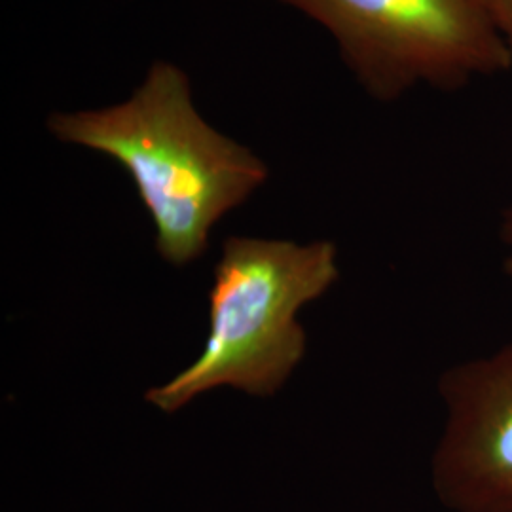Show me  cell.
<instances>
[{"label":"cell","mask_w":512,"mask_h":512,"mask_svg":"<svg viewBox=\"0 0 512 512\" xmlns=\"http://www.w3.org/2000/svg\"><path fill=\"white\" fill-rule=\"evenodd\" d=\"M512 59V0H480Z\"/></svg>","instance_id":"5b68a950"},{"label":"cell","mask_w":512,"mask_h":512,"mask_svg":"<svg viewBox=\"0 0 512 512\" xmlns=\"http://www.w3.org/2000/svg\"><path fill=\"white\" fill-rule=\"evenodd\" d=\"M499 238L505 247V256H503V270L505 274L512 281V200L503 215H501V222H499Z\"/></svg>","instance_id":"8992f818"},{"label":"cell","mask_w":512,"mask_h":512,"mask_svg":"<svg viewBox=\"0 0 512 512\" xmlns=\"http://www.w3.org/2000/svg\"><path fill=\"white\" fill-rule=\"evenodd\" d=\"M336 245L226 238L209 293V336L200 357L145 399L173 414L215 387L272 397L306 353L298 311L338 281Z\"/></svg>","instance_id":"7a4b0ae2"},{"label":"cell","mask_w":512,"mask_h":512,"mask_svg":"<svg viewBox=\"0 0 512 512\" xmlns=\"http://www.w3.org/2000/svg\"><path fill=\"white\" fill-rule=\"evenodd\" d=\"M444 429L431 482L452 512H512V340L439 380Z\"/></svg>","instance_id":"277c9868"},{"label":"cell","mask_w":512,"mask_h":512,"mask_svg":"<svg viewBox=\"0 0 512 512\" xmlns=\"http://www.w3.org/2000/svg\"><path fill=\"white\" fill-rule=\"evenodd\" d=\"M48 129L128 173L154 222L156 249L173 266L200 258L213 226L268 181L255 152L203 118L190 76L171 61H154L126 101L54 112Z\"/></svg>","instance_id":"6da1fadb"},{"label":"cell","mask_w":512,"mask_h":512,"mask_svg":"<svg viewBox=\"0 0 512 512\" xmlns=\"http://www.w3.org/2000/svg\"><path fill=\"white\" fill-rule=\"evenodd\" d=\"M319 23L370 97L458 90L512 69L480 0H277Z\"/></svg>","instance_id":"3957f363"}]
</instances>
